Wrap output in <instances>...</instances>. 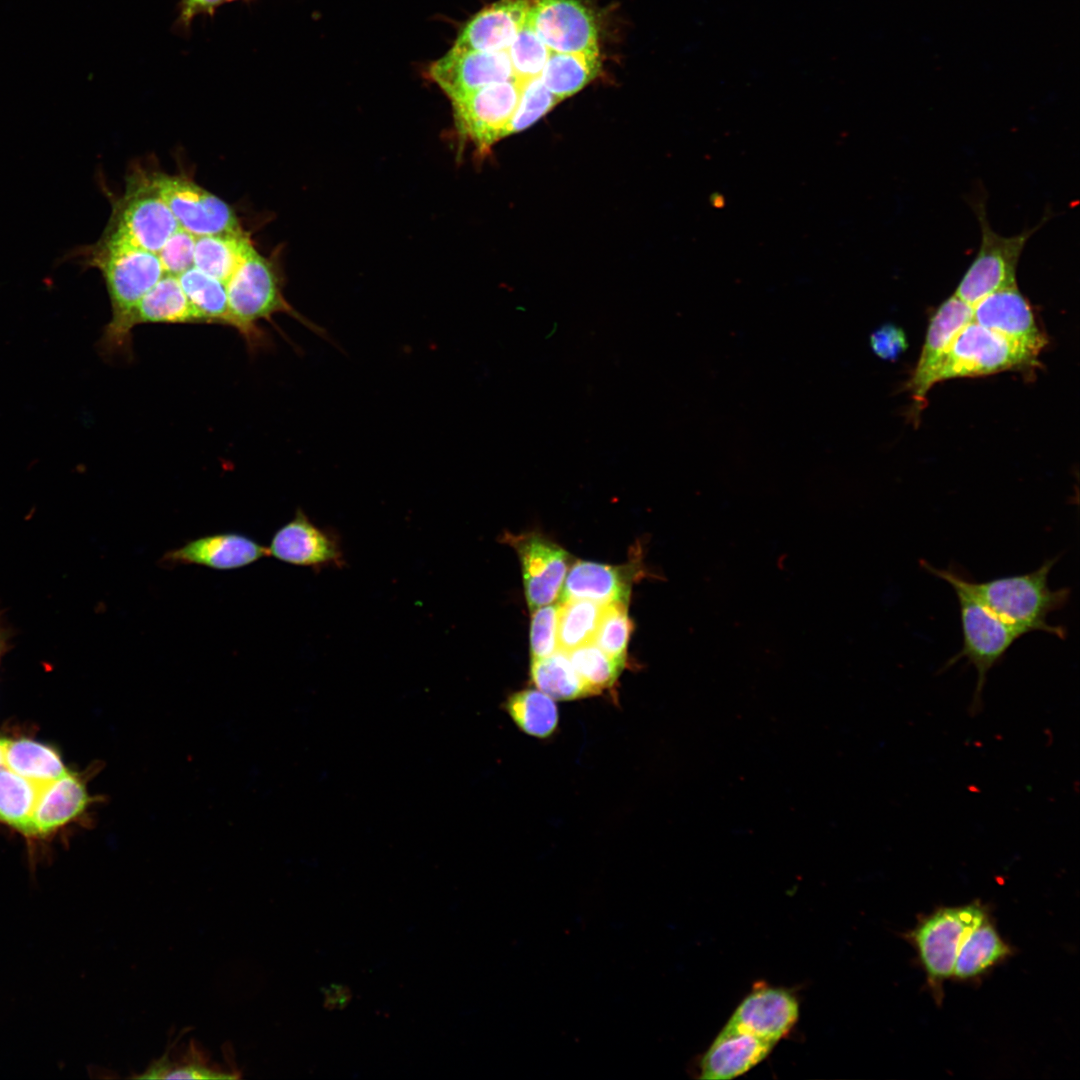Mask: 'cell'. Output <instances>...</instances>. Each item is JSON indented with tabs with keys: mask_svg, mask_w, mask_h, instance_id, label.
Instances as JSON below:
<instances>
[{
	"mask_svg": "<svg viewBox=\"0 0 1080 1080\" xmlns=\"http://www.w3.org/2000/svg\"><path fill=\"white\" fill-rule=\"evenodd\" d=\"M870 345L880 358L895 360L906 350L908 342L901 328L885 324L871 334Z\"/></svg>",
	"mask_w": 1080,
	"mask_h": 1080,
	"instance_id": "40",
	"label": "cell"
},
{
	"mask_svg": "<svg viewBox=\"0 0 1080 1080\" xmlns=\"http://www.w3.org/2000/svg\"><path fill=\"white\" fill-rule=\"evenodd\" d=\"M520 82L518 102L505 129V137L529 128L561 102L545 87L540 76Z\"/></svg>",
	"mask_w": 1080,
	"mask_h": 1080,
	"instance_id": "35",
	"label": "cell"
},
{
	"mask_svg": "<svg viewBox=\"0 0 1080 1080\" xmlns=\"http://www.w3.org/2000/svg\"><path fill=\"white\" fill-rule=\"evenodd\" d=\"M8 631L0 622V659L8 648Z\"/></svg>",
	"mask_w": 1080,
	"mask_h": 1080,
	"instance_id": "43",
	"label": "cell"
},
{
	"mask_svg": "<svg viewBox=\"0 0 1080 1080\" xmlns=\"http://www.w3.org/2000/svg\"><path fill=\"white\" fill-rule=\"evenodd\" d=\"M5 767L37 785H45L64 775L67 770L59 754L40 742L20 738L6 739Z\"/></svg>",
	"mask_w": 1080,
	"mask_h": 1080,
	"instance_id": "26",
	"label": "cell"
},
{
	"mask_svg": "<svg viewBox=\"0 0 1080 1080\" xmlns=\"http://www.w3.org/2000/svg\"><path fill=\"white\" fill-rule=\"evenodd\" d=\"M504 541L519 556L529 608L533 611L558 599L570 567L569 554L537 533H506Z\"/></svg>",
	"mask_w": 1080,
	"mask_h": 1080,
	"instance_id": "12",
	"label": "cell"
},
{
	"mask_svg": "<svg viewBox=\"0 0 1080 1080\" xmlns=\"http://www.w3.org/2000/svg\"><path fill=\"white\" fill-rule=\"evenodd\" d=\"M971 321L972 307L955 295L942 302L933 314L919 360L907 384L916 409L923 408L926 395L936 384V375L955 338Z\"/></svg>",
	"mask_w": 1080,
	"mask_h": 1080,
	"instance_id": "15",
	"label": "cell"
},
{
	"mask_svg": "<svg viewBox=\"0 0 1080 1080\" xmlns=\"http://www.w3.org/2000/svg\"><path fill=\"white\" fill-rule=\"evenodd\" d=\"M798 1017L799 1004L790 992L759 986L741 1001L725 1025L776 1045L790 1033Z\"/></svg>",
	"mask_w": 1080,
	"mask_h": 1080,
	"instance_id": "17",
	"label": "cell"
},
{
	"mask_svg": "<svg viewBox=\"0 0 1080 1080\" xmlns=\"http://www.w3.org/2000/svg\"><path fill=\"white\" fill-rule=\"evenodd\" d=\"M774 1046L725 1025L700 1060L699 1078L727 1080L738 1077L762 1062Z\"/></svg>",
	"mask_w": 1080,
	"mask_h": 1080,
	"instance_id": "21",
	"label": "cell"
},
{
	"mask_svg": "<svg viewBox=\"0 0 1080 1080\" xmlns=\"http://www.w3.org/2000/svg\"><path fill=\"white\" fill-rule=\"evenodd\" d=\"M225 285L236 330L251 351L269 345L268 336L257 322L265 320L279 331L272 321V317L279 313L289 315L316 335L329 340L324 328L300 314L286 300L283 274L274 257H265L254 250Z\"/></svg>",
	"mask_w": 1080,
	"mask_h": 1080,
	"instance_id": "2",
	"label": "cell"
},
{
	"mask_svg": "<svg viewBox=\"0 0 1080 1080\" xmlns=\"http://www.w3.org/2000/svg\"><path fill=\"white\" fill-rule=\"evenodd\" d=\"M557 614L558 603L547 604L533 610L530 629L532 659L547 657L558 650Z\"/></svg>",
	"mask_w": 1080,
	"mask_h": 1080,
	"instance_id": "38",
	"label": "cell"
},
{
	"mask_svg": "<svg viewBox=\"0 0 1080 1080\" xmlns=\"http://www.w3.org/2000/svg\"><path fill=\"white\" fill-rule=\"evenodd\" d=\"M920 563L930 574L947 582L956 594L963 644L960 651L944 664L942 670L962 659H966L968 664L974 667L977 678L969 713L975 716L983 709V692L989 671L1023 635L994 615L976 596L969 585V579L957 570L936 568L923 560Z\"/></svg>",
	"mask_w": 1080,
	"mask_h": 1080,
	"instance_id": "3",
	"label": "cell"
},
{
	"mask_svg": "<svg viewBox=\"0 0 1080 1080\" xmlns=\"http://www.w3.org/2000/svg\"><path fill=\"white\" fill-rule=\"evenodd\" d=\"M1057 561L1058 557L1047 559L1037 569L1024 574L983 582L969 579V585L994 615L1022 635L1040 631L1065 639V627L1047 621L1051 613L1067 605L1071 595L1067 587L1052 589L1048 584Z\"/></svg>",
	"mask_w": 1080,
	"mask_h": 1080,
	"instance_id": "4",
	"label": "cell"
},
{
	"mask_svg": "<svg viewBox=\"0 0 1080 1080\" xmlns=\"http://www.w3.org/2000/svg\"><path fill=\"white\" fill-rule=\"evenodd\" d=\"M135 176L124 195L114 201L111 217L97 242L158 254L180 226L147 175Z\"/></svg>",
	"mask_w": 1080,
	"mask_h": 1080,
	"instance_id": "5",
	"label": "cell"
},
{
	"mask_svg": "<svg viewBox=\"0 0 1080 1080\" xmlns=\"http://www.w3.org/2000/svg\"><path fill=\"white\" fill-rule=\"evenodd\" d=\"M504 709L520 730L533 737L547 738L558 726L555 700L539 689H524L511 694Z\"/></svg>",
	"mask_w": 1080,
	"mask_h": 1080,
	"instance_id": "29",
	"label": "cell"
},
{
	"mask_svg": "<svg viewBox=\"0 0 1080 1080\" xmlns=\"http://www.w3.org/2000/svg\"><path fill=\"white\" fill-rule=\"evenodd\" d=\"M599 53L550 51L540 78L560 101L582 90L600 73Z\"/></svg>",
	"mask_w": 1080,
	"mask_h": 1080,
	"instance_id": "25",
	"label": "cell"
},
{
	"mask_svg": "<svg viewBox=\"0 0 1080 1080\" xmlns=\"http://www.w3.org/2000/svg\"><path fill=\"white\" fill-rule=\"evenodd\" d=\"M507 52L511 61L514 77L517 80L522 81L540 76L548 59L550 50L530 26L525 23L516 35Z\"/></svg>",
	"mask_w": 1080,
	"mask_h": 1080,
	"instance_id": "37",
	"label": "cell"
},
{
	"mask_svg": "<svg viewBox=\"0 0 1080 1080\" xmlns=\"http://www.w3.org/2000/svg\"><path fill=\"white\" fill-rule=\"evenodd\" d=\"M40 787L3 767L0 770V821L30 835Z\"/></svg>",
	"mask_w": 1080,
	"mask_h": 1080,
	"instance_id": "32",
	"label": "cell"
},
{
	"mask_svg": "<svg viewBox=\"0 0 1080 1080\" xmlns=\"http://www.w3.org/2000/svg\"><path fill=\"white\" fill-rule=\"evenodd\" d=\"M1038 355L974 321L963 327L940 367L935 382L1010 370H1032Z\"/></svg>",
	"mask_w": 1080,
	"mask_h": 1080,
	"instance_id": "7",
	"label": "cell"
},
{
	"mask_svg": "<svg viewBox=\"0 0 1080 1080\" xmlns=\"http://www.w3.org/2000/svg\"><path fill=\"white\" fill-rule=\"evenodd\" d=\"M234 1073L211 1065L203 1051L191 1043L181 1057L174 1059L166 1052L136 1077L140 1079H233L239 1076Z\"/></svg>",
	"mask_w": 1080,
	"mask_h": 1080,
	"instance_id": "33",
	"label": "cell"
},
{
	"mask_svg": "<svg viewBox=\"0 0 1080 1080\" xmlns=\"http://www.w3.org/2000/svg\"><path fill=\"white\" fill-rule=\"evenodd\" d=\"M225 4L224 0H179L177 17L173 23L176 33H190L193 20L200 15L214 16L216 10Z\"/></svg>",
	"mask_w": 1080,
	"mask_h": 1080,
	"instance_id": "41",
	"label": "cell"
},
{
	"mask_svg": "<svg viewBox=\"0 0 1080 1080\" xmlns=\"http://www.w3.org/2000/svg\"><path fill=\"white\" fill-rule=\"evenodd\" d=\"M83 779L66 772L40 787L31 820V834L47 835L79 817L91 803Z\"/></svg>",
	"mask_w": 1080,
	"mask_h": 1080,
	"instance_id": "22",
	"label": "cell"
},
{
	"mask_svg": "<svg viewBox=\"0 0 1080 1080\" xmlns=\"http://www.w3.org/2000/svg\"><path fill=\"white\" fill-rule=\"evenodd\" d=\"M5 743H6V739H5V738H0V770H1V769H2L3 767H5V764H4V748H5Z\"/></svg>",
	"mask_w": 1080,
	"mask_h": 1080,
	"instance_id": "44",
	"label": "cell"
},
{
	"mask_svg": "<svg viewBox=\"0 0 1080 1080\" xmlns=\"http://www.w3.org/2000/svg\"><path fill=\"white\" fill-rule=\"evenodd\" d=\"M634 563L611 566L576 561L570 566L558 600L585 599L600 604L628 603L633 580L639 575Z\"/></svg>",
	"mask_w": 1080,
	"mask_h": 1080,
	"instance_id": "20",
	"label": "cell"
},
{
	"mask_svg": "<svg viewBox=\"0 0 1080 1080\" xmlns=\"http://www.w3.org/2000/svg\"><path fill=\"white\" fill-rule=\"evenodd\" d=\"M526 23L550 51L599 53L595 17L579 0H532Z\"/></svg>",
	"mask_w": 1080,
	"mask_h": 1080,
	"instance_id": "11",
	"label": "cell"
},
{
	"mask_svg": "<svg viewBox=\"0 0 1080 1080\" xmlns=\"http://www.w3.org/2000/svg\"><path fill=\"white\" fill-rule=\"evenodd\" d=\"M530 676L534 685L554 700H574L592 696V692L574 669L566 652L532 659Z\"/></svg>",
	"mask_w": 1080,
	"mask_h": 1080,
	"instance_id": "28",
	"label": "cell"
},
{
	"mask_svg": "<svg viewBox=\"0 0 1080 1080\" xmlns=\"http://www.w3.org/2000/svg\"><path fill=\"white\" fill-rule=\"evenodd\" d=\"M1008 953V946L985 918L962 943L952 974L961 979L974 977Z\"/></svg>",
	"mask_w": 1080,
	"mask_h": 1080,
	"instance_id": "31",
	"label": "cell"
},
{
	"mask_svg": "<svg viewBox=\"0 0 1080 1080\" xmlns=\"http://www.w3.org/2000/svg\"><path fill=\"white\" fill-rule=\"evenodd\" d=\"M195 239L181 227L168 239L158 253L164 274L179 276L193 267Z\"/></svg>",
	"mask_w": 1080,
	"mask_h": 1080,
	"instance_id": "39",
	"label": "cell"
},
{
	"mask_svg": "<svg viewBox=\"0 0 1080 1080\" xmlns=\"http://www.w3.org/2000/svg\"><path fill=\"white\" fill-rule=\"evenodd\" d=\"M972 208L980 225L981 241L954 293L971 307L991 293L1017 286L1019 259L1030 237L1047 219L1045 215L1044 220L1034 228L1003 236L991 228L982 199L973 200Z\"/></svg>",
	"mask_w": 1080,
	"mask_h": 1080,
	"instance_id": "6",
	"label": "cell"
},
{
	"mask_svg": "<svg viewBox=\"0 0 1080 1080\" xmlns=\"http://www.w3.org/2000/svg\"><path fill=\"white\" fill-rule=\"evenodd\" d=\"M268 553L280 561L318 570L342 568L345 563L336 533L317 526L300 509L276 531Z\"/></svg>",
	"mask_w": 1080,
	"mask_h": 1080,
	"instance_id": "14",
	"label": "cell"
},
{
	"mask_svg": "<svg viewBox=\"0 0 1080 1080\" xmlns=\"http://www.w3.org/2000/svg\"><path fill=\"white\" fill-rule=\"evenodd\" d=\"M81 256L87 266L101 272L110 298L112 316L100 340L101 350L110 356L130 354L136 307L164 274L158 254L96 242L82 249Z\"/></svg>",
	"mask_w": 1080,
	"mask_h": 1080,
	"instance_id": "1",
	"label": "cell"
},
{
	"mask_svg": "<svg viewBox=\"0 0 1080 1080\" xmlns=\"http://www.w3.org/2000/svg\"><path fill=\"white\" fill-rule=\"evenodd\" d=\"M631 631L627 603H608L605 604L594 643L609 656L625 661Z\"/></svg>",
	"mask_w": 1080,
	"mask_h": 1080,
	"instance_id": "36",
	"label": "cell"
},
{
	"mask_svg": "<svg viewBox=\"0 0 1080 1080\" xmlns=\"http://www.w3.org/2000/svg\"><path fill=\"white\" fill-rule=\"evenodd\" d=\"M428 75L451 102L486 85L516 79L507 51L455 47L429 66Z\"/></svg>",
	"mask_w": 1080,
	"mask_h": 1080,
	"instance_id": "13",
	"label": "cell"
},
{
	"mask_svg": "<svg viewBox=\"0 0 1080 1080\" xmlns=\"http://www.w3.org/2000/svg\"><path fill=\"white\" fill-rule=\"evenodd\" d=\"M532 0H499L479 11L458 34L453 47L507 51L526 23Z\"/></svg>",
	"mask_w": 1080,
	"mask_h": 1080,
	"instance_id": "19",
	"label": "cell"
},
{
	"mask_svg": "<svg viewBox=\"0 0 1080 1080\" xmlns=\"http://www.w3.org/2000/svg\"><path fill=\"white\" fill-rule=\"evenodd\" d=\"M254 250L248 234L243 230L198 236L195 239L193 266L226 284Z\"/></svg>",
	"mask_w": 1080,
	"mask_h": 1080,
	"instance_id": "23",
	"label": "cell"
},
{
	"mask_svg": "<svg viewBox=\"0 0 1080 1080\" xmlns=\"http://www.w3.org/2000/svg\"><path fill=\"white\" fill-rule=\"evenodd\" d=\"M521 82L511 79L492 83L452 101L458 138L471 143L480 154L500 139L516 108Z\"/></svg>",
	"mask_w": 1080,
	"mask_h": 1080,
	"instance_id": "8",
	"label": "cell"
},
{
	"mask_svg": "<svg viewBox=\"0 0 1080 1080\" xmlns=\"http://www.w3.org/2000/svg\"><path fill=\"white\" fill-rule=\"evenodd\" d=\"M985 918L980 905L969 904L938 910L918 925L913 939L930 978L942 980L953 973L962 943Z\"/></svg>",
	"mask_w": 1080,
	"mask_h": 1080,
	"instance_id": "10",
	"label": "cell"
},
{
	"mask_svg": "<svg viewBox=\"0 0 1080 1080\" xmlns=\"http://www.w3.org/2000/svg\"><path fill=\"white\" fill-rule=\"evenodd\" d=\"M972 321L1038 356L1047 344L1030 303L1017 286L996 291L981 299L972 307Z\"/></svg>",
	"mask_w": 1080,
	"mask_h": 1080,
	"instance_id": "16",
	"label": "cell"
},
{
	"mask_svg": "<svg viewBox=\"0 0 1080 1080\" xmlns=\"http://www.w3.org/2000/svg\"><path fill=\"white\" fill-rule=\"evenodd\" d=\"M350 999V993L343 986H332L325 992V1000L329 1008L343 1007Z\"/></svg>",
	"mask_w": 1080,
	"mask_h": 1080,
	"instance_id": "42",
	"label": "cell"
},
{
	"mask_svg": "<svg viewBox=\"0 0 1080 1080\" xmlns=\"http://www.w3.org/2000/svg\"><path fill=\"white\" fill-rule=\"evenodd\" d=\"M605 604L585 599L558 601V650L569 652L594 642Z\"/></svg>",
	"mask_w": 1080,
	"mask_h": 1080,
	"instance_id": "30",
	"label": "cell"
},
{
	"mask_svg": "<svg viewBox=\"0 0 1080 1080\" xmlns=\"http://www.w3.org/2000/svg\"><path fill=\"white\" fill-rule=\"evenodd\" d=\"M178 279L202 323L221 324L236 329L223 282L194 266L181 273Z\"/></svg>",
	"mask_w": 1080,
	"mask_h": 1080,
	"instance_id": "27",
	"label": "cell"
},
{
	"mask_svg": "<svg viewBox=\"0 0 1080 1080\" xmlns=\"http://www.w3.org/2000/svg\"><path fill=\"white\" fill-rule=\"evenodd\" d=\"M567 655L593 695L613 687L625 662L609 656L594 642L577 647Z\"/></svg>",
	"mask_w": 1080,
	"mask_h": 1080,
	"instance_id": "34",
	"label": "cell"
},
{
	"mask_svg": "<svg viewBox=\"0 0 1080 1080\" xmlns=\"http://www.w3.org/2000/svg\"><path fill=\"white\" fill-rule=\"evenodd\" d=\"M146 323H202L185 295L178 276L163 274L140 300L135 310L134 324Z\"/></svg>",
	"mask_w": 1080,
	"mask_h": 1080,
	"instance_id": "24",
	"label": "cell"
},
{
	"mask_svg": "<svg viewBox=\"0 0 1080 1080\" xmlns=\"http://www.w3.org/2000/svg\"><path fill=\"white\" fill-rule=\"evenodd\" d=\"M267 555V547L246 535L229 532L203 536L169 550L161 558V563L164 566L195 564L216 570H232Z\"/></svg>",
	"mask_w": 1080,
	"mask_h": 1080,
	"instance_id": "18",
	"label": "cell"
},
{
	"mask_svg": "<svg viewBox=\"0 0 1080 1080\" xmlns=\"http://www.w3.org/2000/svg\"><path fill=\"white\" fill-rule=\"evenodd\" d=\"M179 226L198 237L243 230L234 210L190 179L156 172L147 175Z\"/></svg>",
	"mask_w": 1080,
	"mask_h": 1080,
	"instance_id": "9",
	"label": "cell"
}]
</instances>
